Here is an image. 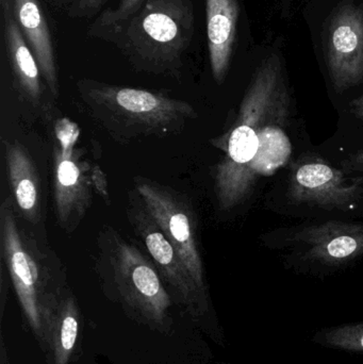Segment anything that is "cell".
Returning a JSON list of instances; mask_svg holds the SVG:
<instances>
[{
	"mask_svg": "<svg viewBox=\"0 0 363 364\" xmlns=\"http://www.w3.org/2000/svg\"><path fill=\"white\" fill-rule=\"evenodd\" d=\"M289 117L283 65L273 53L256 70L227 134L213 141L224 151L213 175L220 209L228 211L242 203L260 179L272 176L289 162Z\"/></svg>",
	"mask_w": 363,
	"mask_h": 364,
	"instance_id": "obj_1",
	"label": "cell"
},
{
	"mask_svg": "<svg viewBox=\"0 0 363 364\" xmlns=\"http://www.w3.org/2000/svg\"><path fill=\"white\" fill-rule=\"evenodd\" d=\"M195 31L192 0H145L123 23L95 38L114 45L143 73L178 74Z\"/></svg>",
	"mask_w": 363,
	"mask_h": 364,
	"instance_id": "obj_2",
	"label": "cell"
},
{
	"mask_svg": "<svg viewBox=\"0 0 363 364\" xmlns=\"http://www.w3.org/2000/svg\"><path fill=\"white\" fill-rule=\"evenodd\" d=\"M77 89L91 114L115 138L178 134L197 112L189 104L161 93L82 79Z\"/></svg>",
	"mask_w": 363,
	"mask_h": 364,
	"instance_id": "obj_3",
	"label": "cell"
},
{
	"mask_svg": "<svg viewBox=\"0 0 363 364\" xmlns=\"http://www.w3.org/2000/svg\"><path fill=\"white\" fill-rule=\"evenodd\" d=\"M0 245L15 292L32 329L44 335V321L55 297L48 293L53 252L21 224L11 198L0 205Z\"/></svg>",
	"mask_w": 363,
	"mask_h": 364,
	"instance_id": "obj_4",
	"label": "cell"
},
{
	"mask_svg": "<svg viewBox=\"0 0 363 364\" xmlns=\"http://www.w3.org/2000/svg\"><path fill=\"white\" fill-rule=\"evenodd\" d=\"M98 250L99 269L121 299L147 322L163 326L172 303L151 258L112 227L100 232Z\"/></svg>",
	"mask_w": 363,
	"mask_h": 364,
	"instance_id": "obj_5",
	"label": "cell"
},
{
	"mask_svg": "<svg viewBox=\"0 0 363 364\" xmlns=\"http://www.w3.org/2000/svg\"><path fill=\"white\" fill-rule=\"evenodd\" d=\"M79 129L67 119L53 126V201L58 224L65 232L76 230L91 205L92 168L77 145Z\"/></svg>",
	"mask_w": 363,
	"mask_h": 364,
	"instance_id": "obj_6",
	"label": "cell"
},
{
	"mask_svg": "<svg viewBox=\"0 0 363 364\" xmlns=\"http://www.w3.org/2000/svg\"><path fill=\"white\" fill-rule=\"evenodd\" d=\"M134 188L145 207L172 242L196 288L205 296V269L197 239V222L187 198L174 188L143 177Z\"/></svg>",
	"mask_w": 363,
	"mask_h": 364,
	"instance_id": "obj_7",
	"label": "cell"
},
{
	"mask_svg": "<svg viewBox=\"0 0 363 364\" xmlns=\"http://www.w3.org/2000/svg\"><path fill=\"white\" fill-rule=\"evenodd\" d=\"M126 211L134 235L142 242L164 282L181 304L187 306L190 311L197 314L205 296L196 288L180 255L153 220L136 190L128 195Z\"/></svg>",
	"mask_w": 363,
	"mask_h": 364,
	"instance_id": "obj_8",
	"label": "cell"
},
{
	"mask_svg": "<svg viewBox=\"0 0 363 364\" xmlns=\"http://www.w3.org/2000/svg\"><path fill=\"white\" fill-rule=\"evenodd\" d=\"M325 58L330 81L338 93L363 82V8L339 6L325 31Z\"/></svg>",
	"mask_w": 363,
	"mask_h": 364,
	"instance_id": "obj_9",
	"label": "cell"
},
{
	"mask_svg": "<svg viewBox=\"0 0 363 364\" xmlns=\"http://www.w3.org/2000/svg\"><path fill=\"white\" fill-rule=\"evenodd\" d=\"M293 203L324 209H345L363 197V179L347 178L341 171L320 159L298 164L290 178Z\"/></svg>",
	"mask_w": 363,
	"mask_h": 364,
	"instance_id": "obj_10",
	"label": "cell"
},
{
	"mask_svg": "<svg viewBox=\"0 0 363 364\" xmlns=\"http://www.w3.org/2000/svg\"><path fill=\"white\" fill-rule=\"evenodd\" d=\"M2 15L4 46L17 91L27 104L47 117L50 104L45 98L47 85L38 61L17 25L12 8L2 9Z\"/></svg>",
	"mask_w": 363,
	"mask_h": 364,
	"instance_id": "obj_11",
	"label": "cell"
},
{
	"mask_svg": "<svg viewBox=\"0 0 363 364\" xmlns=\"http://www.w3.org/2000/svg\"><path fill=\"white\" fill-rule=\"evenodd\" d=\"M307 246L306 256L326 265H339L363 255V226L350 223H323L306 227L293 237Z\"/></svg>",
	"mask_w": 363,
	"mask_h": 364,
	"instance_id": "obj_12",
	"label": "cell"
},
{
	"mask_svg": "<svg viewBox=\"0 0 363 364\" xmlns=\"http://www.w3.org/2000/svg\"><path fill=\"white\" fill-rule=\"evenodd\" d=\"M17 25L40 66L43 78L53 98L60 95L55 48L46 17L38 0H12Z\"/></svg>",
	"mask_w": 363,
	"mask_h": 364,
	"instance_id": "obj_13",
	"label": "cell"
},
{
	"mask_svg": "<svg viewBox=\"0 0 363 364\" xmlns=\"http://www.w3.org/2000/svg\"><path fill=\"white\" fill-rule=\"evenodd\" d=\"M237 0H206L207 38L211 70L223 83L234 53L239 19Z\"/></svg>",
	"mask_w": 363,
	"mask_h": 364,
	"instance_id": "obj_14",
	"label": "cell"
},
{
	"mask_svg": "<svg viewBox=\"0 0 363 364\" xmlns=\"http://www.w3.org/2000/svg\"><path fill=\"white\" fill-rule=\"evenodd\" d=\"M4 160L13 198L19 214L29 224L40 220V181L36 166L27 149L17 141H2Z\"/></svg>",
	"mask_w": 363,
	"mask_h": 364,
	"instance_id": "obj_15",
	"label": "cell"
},
{
	"mask_svg": "<svg viewBox=\"0 0 363 364\" xmlns=\"http://www.w3.org/2000/svg\"><path fill=\"white\" fill-rule=\"evenodd\" d=\"M53 331V357L55 364H67L78 338L79 321L76 304L66 297L59 305Z\"/></svg>",
	"mask_w": 363,
	"mask_h": 364,
	"instance_id": "obj_16",
	"label": "cell"
},
{
	"mask_svg": "<svg viewBox=\"0 0 363 364\" xmlns=\"http://www.w3.org/2000/svg\"><path fill=\"white\" fill-rule=\"evenodd\" d=\"M315 341L338 350L363 352V323L323 331L315 336Z\"/></svg>",
	"mask_w": 363,
	"mask_h": 364,
	"instance_id": "obj_17",
	"label": "cell"
},
{
	"mask_svg": "<svg viewBox=\"0 0 363 364\" xmlns=\"http://www.w3.org/2000/svg\"><path fill=\"white\" fill-rule=\"evenodd\" d=\"M144 2L145 0H119L115 8L104 11L96 19L95 23L90 28L89 36L95 38L100 32L123 23L136 12Z\"/></svg>",
	"mask_w": 363,
	"mask_h": 364,
	"instance_id": "obj_18",
	"label": "cell"
},
{
	"mask_svg": "<svg viewBox=\"0 0 363 364\" xmlns=\"http://www.w3.org/2000/svg\"><path fill=\"white\" fill-rule=\"evenodd\" d=\"M107 0H75L72 14L78 17H91L95 15Z\"/></svg>",
	"mask_w": 363,
	"mask_h": 364,
	"instance_id": "obj_19",
	"label": "cell"
},
{
	"mask_svg": "<svg viewBox=\"0 0 363 364\" xmlns=\"http://www.w3.org/2000/svg\"><path fill=\"white\" fill-rule=\"evenodd\" d=\"M92 181H93L94 190L104 197L106 201H109L108 183H107L106 175L98 166H93L92 168Z\"/></svg>",
	"mask_w": 363,
	"mask_h": 364,
	"instance_id": "obj_20",
	"label": "cell"
},
{
	"mask_svg": "<svg viewBox=\"0 0 363 364\" xmlns=\"http://www.w3.org/2000/svg\"><path fill=\"white\" fill-rule=\"evenodd\" d=\"M350 106H351L352 113L363 121V95L352 100Z\"/></svg>",
	"mask_w": 363,
	"mask_h": 364,
	"instance_id": "obj_21",
	"label": "cell"
},
{
	"mask_svg": "<svg viewBox=\"0 0 363 364\" xmlns=\"http://www.w3.org/2000/svg\"><path fill=\"white\" fill-rule=\"evenodd\" d=\"M347 166L353 170L363 171V151L351 157L350 166Z\"/></svg>",
	"mask_w": 363,
	"mask_h": 364,
	"instance_id": "obj_22",
	"label": "cell"
},
{
	"mask_svg": "<svg viewBox=\"0 0 363 364\" xmlns=\"http://www.w3.org/2000/svg\"><path fill=\"white\" fill-rule=\"evenodd\" d=\"M0 4H1V8H11L12 6V0H0Z\"/></svg>",
	"mask_w": 363,
	"mask_h": 364,
	"instance_id": "obj_23",
	"label": "cell"
}]
</instances>
